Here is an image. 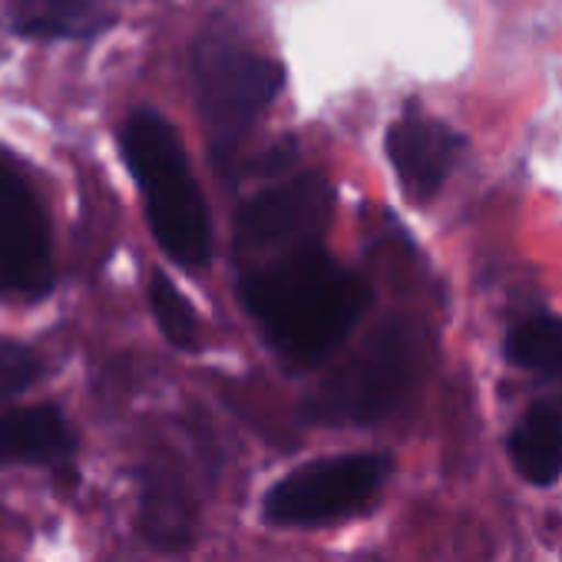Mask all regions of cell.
<instances>
[{
	"mask_svg": "<svg viewBox=\"0 0 562 562\" xmlns=\"http://www.w3.org/2000/svg\"><path fill=\"white\" fill-rule=\"evenodd\" d=\"M123 153L159 245L189 268L205 265L212 258V222L176 130L156 113H133L123 126Z\"/></svg>",
	"mask_w": 562,
	"mask_h": 562,
	"instance_id": "obj_2",
	"label": "cell"
},
{
	"mask_svg": "<svg viewBox=\"0 0 562 562\" xmlns=\"http://www.w3.org/2000/svg\"><path fill=\"white\" fill-rule=\"evenodd\" d=\"M516 473L532 486H549L562 473V401H539L509 437Z\"/></svg>",
	"mask_w": 562,
	"mask_h": 562,
	"instance_id": "obj_10",
	"label": "cell"
},
{
	"mask_svg": "<svg viewBox=\"0 0 562 562\" xmlns=\"http://www.w3.org/2000/svg\"><path fill=\"white\" fill-rule=\"evenodd\" d=\"M281 83H285V74L274 60L241 50L218 34L195 50L199 106L218 159L232 156L241 136L281 93Z\"/></svg>",
	"mask_w": 562,
	"mask_h": 562,
	"instance_id": "obj_4",
	"label": "cell"
},
{
	"mask_svg": "<svg viewBox=\"0 0 562 562\" xmlns=\"http://www.w3.org/2000/svg\"><path fill=\"white\" fill-rule=\"evenodd\" d=\"M143 529L162 546H179L189 536V506L176 486L156 480L143 493Z\"/></svg>",
	"mask_w": 562,
	"mask_h": 562,
	"instance_id": "obj_12",
	"label": "cell"
},
{
	"mask_svg": "<svg viewBox=\"0 0 562 562\" xmlns=\"http://www.w3.org/2000/svg\"><path fill=\"white\" fill-rule=\"evenodd\" d=\"M463 146L467 139L457 130L414 110L401 116L387 133V156L394 162L404 192L414 202H427L440 192Z\"/></svg>",
	"mask_w": 562,
	"mask_h": 562,
	"instance_id": "obj_8",
	"label": "cell"
},
{
	"mask_svg": "<svg viewBox=\"0 0 562 562\" xmlns=\"http://www.w3.org/2000/svg\"><path fill=\"white\" fill-rule=\"evenodd\" d=\"M149 305L153 315L159 322V331L182 351H192L199 345V322L192 305L179 295V289L172 285L169 278L156 274L153 285H149Z\"/></svg>",
	"mask_w": 562,
	"mask_h": 562,
	"instance_id": "obj_13",
	"label": "cell"
},
{
	"mask_svg": "<svg viewBox=\"0 0 562 562\" xmlns=\"http://www.w3.org/2000/svg\"><path fill=\"white\" fill-rule=\"evenodd\" d=\"M54 274L47 215L21 169L0 153V292L44 299Z\"/></svg>",
	"mask_w": 562,
	"mask_h": 562,
	"instance_id": "obj_6",
	"label": "cell"
},
{
	"mask_svg": "<svg viewBox=\"0 0 562 562\" xmlns=\"http://www.w3.org/2000/svg\"><path fill=\"white\" fill-rule=\"evenodd\" d=\"M77 450V437L67 417L50 407H24L0 417V463H31L54 467L70 460Z\"/></svg>",
	"mask_w": 562,
	"mask_h": 562,
	"instance_id": "obj_9",
	"label": "cell"
},
{
	"mask_svg": "<svg viewBox=\"0 0 562 562\" xmlns=\"http://www.w3.org/2000/svg\"><path fill=\"white\" fill-rule=\"evenodd\" d=\"M506 358L522 371L562 378V318L539 315L516 325L506 338Z\"/></svg>",
	"mask_w": 562,
	"mask_h": 562,
	"instance_id": "obj_11",
	"label": "cell"
},
{
	"mask_svg": "<svg viewBox=\"0 0 562 562\" xmlns=\"http://www.w3.org/2000/svg\"><path fill=\"white\" fill-rule=\"evenodd\" d=\"M427 368V328L417 318H387L368 341L308 397L318 424H374L391 417Z\"/></svg>",
	"mask_w": 562,
	"mask_h": 562,
	"instance_id": "obj_3",
	"label": "cell"
},
{
	"mask_svg": "<svg viewBox=\"0 0 562 562\" xmlns=\"http://www.w3.org/2000/svg\"><path fill=\"white\" fill-rule=\"evenodd\" d=\"M77 21V0H21V27L27 34H64Z\"/></svg>",
	"mask_w": 562,
	"mask_h": 562,
	"instance_id": "obj_14",
	"label": "cell"
},
{
	"mask_svg": "<svg viewBox=\"0 0 562 562\" xmlns=\"http://www.w3.org/2000/svg\"><path fill=\"white\" fill-rule=\"evenodd\" d=\"M37 371H41L37 358L27 348L0 341V401H8L21 394L24 387H31L37 381Z\"/></svg>",
	"mask_w": 562,
	"mask_h": 562,
	"instance_id": "obj_15",
	"label": "cell"
},
{
	"mask_svg": "<svg viewBox=\"0 0 562 562\" xmlns=\"http://www.w3.org/2000/svg\"><path fill=\"white\" fill-rule=\"evenodd\" d=\"M391 473L384 453H345L305 463L281 476L265 503L261 516L271 526H325L368 509Z\"/></svg>",
	"mask_w": 562,
	"mask_h": 562,
	"instance_id": "obj_5",
	"label": "cell"
},
{
	"mask_svg": "<svg viewBox=\"0 0 562 562\" xmlns=\"http://www.w3.org/2000/svg\"><path fill=\"white\" fill-rule=\"evenodd\" d=\"M331 215V186L318 172H305L251 199L238 212V241L265 248L281 241L312 245Z\"/></svg>",
	"mask_w": 562,
	"mask_h": 562,
	"instance_id": "obj_7",
	"label": "cell"
},
{
	"mask_svg": "<svg viewBox=\"0 0 562 562\" xmlns=\"http://www.w3.org/2000/svg\"><path fill=\"white\" fill-rule=\"evenodd\" d=\"M241 302L289 361L318 364L355 331L371 292L318 245H302L289 258L248 274Z\"/></svg>",
	"mask_w": 562,
	"mask_h": 562,
	"instance_id": "obj_1",
	"label": "cell"
}]
</instances>
